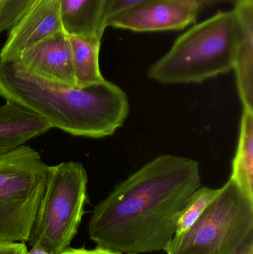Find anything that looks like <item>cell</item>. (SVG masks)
<instances>
[{"label": "cell", "mask_w": 253, "mask_h": 254, "mask_svg": "<svg viewBox=\"0 0 253 254\" xmlns=\"http://www.w3.org/2000/svg\"><path fill=\"white\" fill-rule=\"evenodd\" d=\"M239 23L234 10L195 24L150 66V79L163 85L202 83L234 68Z\"/></svg>", "instance_id": "3957f363"}, {"label": "cell", "mask_w": 253, "mask_h": 254, "mask_svg": "<svg viewBox=\"0 0 253 254\" xmlns=\"http://www.w3.org/2000/svg\"><path fill=\"white\" fill-rule=\"evenodd\" d=\"M88 176L80 163L49 166L44 194L28 243L50 254L70 248L77 234L87 201Z\"/></svg>", "instance_id": "277c9868"}, {"label": "cell", "mask_w": 253, "mask_h": 254, "mask_svg": "<svg viewBox=\"0 0 253 254\" xmlns=\"http://www.w3.org/2000/svg\"><path fill=\"white\" fill-rule=\"evenodd\" d=\"M27 254H50L49 252H46L45 249L43 248L40 247V246H34L31 247V251H29Z\"/></svg>", "instance_id": "44dd1931"}, {"label": "cell", "mask_w": 253, "mask_h": 254, "mask_svg": "<svg viewBox=\"0 0 253 254\" xmlns=\"http://www.w3.org/2000/svg\"><path fill=\"white\" fill-rule=\"evenodd\" d=\"M28 249L25 243L0 242V254H27Z\"/></svg>", "instance_id": "ac0fdd59"}, {"label": "cell", "mask_w": 253, "mask_h": 254, "mask_svg": "<svg viewBox=\"0 0 253 254\" xmlns=\"http://www.w3.org/2000/svg\"><path fill=\"white\" fill-rule=\"evenodd\" d=\"M199 162L173 155L156 157L117 185L95 206L89 224L97 247L116 253L164 251L180 213L202 187Z\"/></svg>", "instance_id": "6da1fadb"}, {"label": "cell", "mask_w": 253, "mask_h": 254, "mask_svg": "<svg viewBox=\"0 0 253 254\" xmlns=\"http://www.w3.org/2000/svg\"><path fill=\"white\" fill-rule=\"evenodd\" d=\"M105 3L106 0H59L65 32L102 39L106 29Z\"/></svg>", "instance_id": "7c38bea8"}, {"label": "cell", "mask_w": 253, "mask_h": 254, "mask_svg": "<svg viewBox=\"0 0 253 254\" xmlns=\"http://www.w3.org/2000/svg\"><path fill=\"white\" fill-rule=\"evenodd\" d=\"M233 5L239 23L233 69L244 109L253 111V0H239Z\"/></svg>", "instance_id": "30bf717a"}, {"label": "cell", "mask_w": 253, "mask_h": 254, "mask_svg": "<svg viewBox=\"0 0 253 254\" xmlns=\"http://www.w3.org/2000/svg\"><path fill=\"white\" fill-rule=\"evenodd\" d=\"M51 128L43 118L6 102L0 106V155L25 144Z\"/></svg>", "instance_id": "8fae6325"}, {"label": "cell", "mask_w": 253, "mask_h": 254, "mask_svg": "<svg viewBox=\"0 0 253 254\" xmlns=\"http://www.w3.org/2000/svg\"><path fill=\"white\" fill-rule=\"evenodd\" d=\"M201 10L190 0H139L107 17L105 24L133 32L179 31L196 23Z\"/></svg>", "instance_id": "52a82bcc"}, {"label": "cell", "mask_w": 253, "mask_h": 254, "mask_svg": "<svg viewBox=\"0 0 253 254\" xmlns=\"http://www.w3.org/2000/svg\"><path fill=\"white\" fill-rule=\"evenodd\" d=\"M0 97L74 136L101 138L123 126L126 94L105 80L85 87L43 78L14 61H0Z\"/></svg>", "instance_id": "7a4b0ae2"}, {"label": "cell", "mask_w": 253, "mask_h": 254, "mask_svg": "<svg viewBox=\"0 0 253 254\" xmlns=\"http://www.w3.org/2000/svg\"><path fill=\"white\" fill-rule=\"evenodd\" d=\"M101 40L98 37L69 34L75 85L85 87L105 80L100 68Z\"/></svg>", "instance_id": "4fadbf2b"}, {"label": "cell", "mask_w": 253, "mask_h": 254, "mask_svg": "<svg viewBox=\"0 0 253 254\" xmlns=\"http://www.w3.org/2000/svg\"><path fill=\"white\" fill-rule=\"evenodd\" d=\"M139 0H106L105 7V22L107 17L117 13L119 10L131 5ZM199 6L201 9L211 7L222 3L236 4L239 0H190Z\"/></svg>", "instance_id": "e0dca14e"}, {"label": "cell", "mask_w": 253, "mask_h": 254, "mask_svg": "<svg viewBox=\"0 0 253 254\" xmlns=\"http://www.w3.org/2000/svg\"><path fill=\"white\" fill-rule=\"evenodd\" d=\"M39 0H0V34L8 31Z\"/></svg>", "instance_id": "2e32d148"}, {"label": "cell", "mask_w": 253, "mask_h": 254, "mask_svg": "<svg viewBox=\"0 0 253 254\" xmlns=\"http://www.w3.org/2000/svg\"><path fill=\"white\" fill-rule=\"evenodd\" d=\"M220 192L221 188L213 189L208 187H200L196 190L180 213L174 237H178L187 232Z\"/></svg>", "instance_id": "9a60e30c"}, {"label": "cell", "mask_w": 253, "mask_h": 254, "mask_svg": "<svg viewBox=\"0 0 253 254\" xmlns=\"http://www.w3.org/2000/svg\"><path fill=\"white\" fill-rule=\"evenodd\" d=\"M58 254H123L116 253V252H111V251L105 250V249H101L97 247L94 249H71L68 248L66 250L63 251L61 253Z\"/></svg>", "instance_id": "d6986e66"}, {"label": "cell", "mask_w": 253, "mask_h": 254, "mask_svg": "<svg viewBox=\"0 0 253 254\" xmlns=\"http://www.w3.org/2000/svg\"><path fill=\"white\" fill-rule=\"evenodd\" d=\"M231 254H253V233Z\"/></svg>", "instance_id": "ffe728a7"}, {"label": "cell", "mask_w": 253, "mask_h": 254, "mask_svg": "<svg viewBox=\"0 0 253 254\" xmlns=\"http://www.w3.org/2000/svg\"><path fill=\"white\" fill-rule=\"evenodd\" d=\"M62 31L59 0H39L9 30L0 61H13L23 51Z\"/></svg>", "instance_id": "ba28073f"}, {"label": "cell", "mask_w": 253, "mask_h": 254, "mask_svg": "<svg viewBox=\"0 0 253 254\" xmlns=\"http://www.w3.org/2000/svg\"><path fill=\"white\" fill-rule=\"evenodd\" d=\"M253 233V199L230 178L196 223L174 237L166 254H231Z\"/></svg>", "instance_id": "8992f818"}, {"label": "cell", "mask_w": 253, "mask_h": 254, "mask_svg": "<svg viewBox=\"0 0 253 254\" xmlns=\"http://www.w3.org/2000/svg\"><path fill=\"white\" fill-rule=\"evenodd\" d=\"M13 61L43 78L76 86L69 34L65 31L23 51Z\"/></svg>", "instance_id": "9c48e42d"}, {"label": "cell", "mask_w": 253, "mask_h": 254, "mask_svg": "<svg viewBox=\"0 0 253 254\" xmlns=\"http://www.w3.org/2000/svg\"><path fill=\"white\" fill-rule=\"evenodd\" d=\"M49 167L25 144L0 155V242L28 241Z\"/></svg>", "instance_id": "5b68a950"}, {"label": "cell", "mask_w": 253, "mask_h": 254, "mask_svg": "<svg viewBox=\"0 0 253 254\" xmlns=\"http://www.w3.org/2000/svg\"><path fill=\"white\" fill-rule=\"evenodd\" d=\"M232 179L253 199V111L244 109Z\"/></svg>", "instance_id": "5bb4252c"}]
</instances>
